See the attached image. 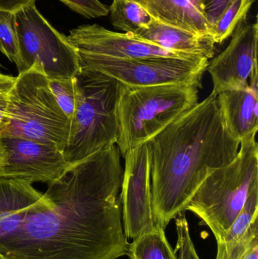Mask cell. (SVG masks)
I'll use <instances>...</instances> for the list:
<instances>
[{
  "label": "cell",
  "instance_id": "1",
  "mask_svg": "<svg viewBox=\"0 0 258 259\" xmlns=\"http://www.w3.org/2000/svg\"><path fill=\"white\" fill-rule=\"evenodd\" d=\"M117 145L69 164L47 184L45 200L0 240L6 259H117L128 255Z\"/></svg>",
  "mask_w": 258,
  "mask_h": 259
},
{
  "label": "cell",
  "instance_id": "2",
  "mask_svg": "<svg viewBox=\"0 0 258 259\" xmlns=\"http://www.w3.org/2000/svg\"><path fill=\"white\" fill-rule=\"evenodd\" d=\"M148 143L152 210L165 229L186 206L204 180L231 162L240 140L226 125L217 96L211 94Z\"/></svg>",
  "mask_w": 258,
  "mask_h": 259
},
{
  "label": "cell",
  "instance_id": "3",
  "mask_svg": "<svg viewBox=\"0 0 258 259\" xmlns=\"http://www.w3.org/2000/svg\"><path fill=\"white\" fill-rule=\"evenodd\" d=\"M76 109L64 156L69 164L116 145L119 134L118 103L123 84L95 71L75 76Z\"/></svg>",
  "mask_w": 258,
  "mask_h": 259
},
{
  "label": "cell",
  "instance_id": "4",
  "mask_svg": "<svg viewBox=\"0 0 258 259\" xmlns=\"http://www.w3.org/2000/svg\"><path fill=\"white\" fill-rule=\"evenodd\" d=\"M253 132L240 140L236 158L211 174L186 210L199 218L221 240L236 220L248 195L258 185V144Z\"/></svg>",
  "mask_w": 258,
  "mask_h": 259
},
{
  "label": "cell",
  "instance_id": "5",
  "mask_svg": "<svg viewBox=\"0 0 258 259\" xmlns=\"http://www.w3.org/2000/svg\"><path fill=\"white\" fill-rule=\"evenodd\" d=\"M71 121L50 91L48 79L37 65L15 77L0 137H14L55 146L64 152Z\"/></svg>",
  "mask_w": 258,
  "mask_h": 259
},
{
  "label": "cell",
  "instance_id": "6",
  "mask_svg": "<svg viewBox=\"0 0 258 259\" xmlns=\"http://www.w3.org/2000/svg\"><path fill=\"white\" fill-rule=\"evenodd\" d=\"M198 88L192 84L144 88L123 85L118 103L121 155L148 143L198 103Z\"/></svg>",
  "mask_w": 258,
  "mask_h": 259
},
{
  "label": "cell",
  "instance_id": "7",
  "mask_svg": "<svg viewBox=\"0 0 258 259\" xmlns=\"http://www.w3.org/2000/svg\"><path fill=\"white\" fill-rule=\"evenodd\" d=\"M36 2L15 13L21 57L18 71L37 65L49 80L72 78L80 71L77 50L68 36L44 18Z\"/></svg>",
  "mask_w": 258,
  "mask_h": 259
},
{
  "label": "cell",
  "instance_id": "8",
  "mask_svg": "<svg viewBox=\"0 0 258 259\" xmlns=\"http://www.w3.org/2000/svg\"><path fill=\"white\" fill-rule=\"evenodd\" d=\"M80 70L112 77L128 88L166 84H192L201 88L209 59L195 57H157L120 59L77 53Z\"/></svg>",
  "mask_w": 258,
  "mask_h": 259
},
{
  "label": "cell",
  "instance_id": "9",
  "mask_svg": "<svg viewBox=\"0 0 258 259\" xmlns=\"http://www.w3.org/2000/svg\"><path fill=\"white\" fill-rule=\"evenodd\" d=\"M124 158L120 193L123 227L127 238L134 240L157 227L152 210L148 143L127 151Z\"/></svg>",
  "mask_w": 258,
  "mask_h": 259
},
{
  "label": "cell",
  "instance_id": "10",
  "mask_svg": "<svg viewBox=\"0 0 258 259\" xmlns=\"http://www.w3.org/2000/svg\"><path fill=\"white\" fill-rule=\"evenodd\" d=\"M68 166L63 152L55 146L20 137H0V178L48 184Z\"/></svg>",
  "mask_w": 258,
  "mask_h": 259
},
{
  "label": "cell",
  "instance_id": "11",
  "mask_svg": "<svg viewBox=\"0 0 258 259\" xmlns=\"http://www.w3.org/2000/svg\"><path fill=\"white\" fill-rule=\"evenodd\" d=\"M258 24H239L230 44L219 56L209 62L213 91L218 96L224 91L248 88L250 76L257 66Z\"/></svg>",
  "mask_w": 258,
  "mask_h": 259
},
{
  "label": "cell",
  "instance_id": "12",
  "mask_svg": "<svg viewBox=\"0 0 258 259\" xmlns=\"http://www.w3.org/2000/svg\"><path fill=\"white\" fill-rule=\"evenodd\" d=\"M77 53L120 59L170 57L189 59L188 56L165 50L130 33H117L98 24H83L72 29L68 36Z\"/></svg>",
  "mask_w": 258,
  "mask_h": 259
},
{
  "label": "cell",
  "instance_id": "13",
  "mask_svg": "<svg viewBox=\"0 0 258 259\" xmlns=\"http://www.w3.org/2000/svg\"><path fill=\"white\" fill-rule=\"evenodd\" d=\"M257 66L250 76L248 88L224 91L217 96L226 125L238 140L257 131Z\"/></svg>",
  "mask_w": 258,
  "mask_h": 259
},
{
  "label": "cell",
  "instance_id": "14",
  "mask_svg": "<svg viewBox=\"0 0 258 259\" xmlns=\"http://www.w3.org/2000/svg\"><path fill=\"white\" fill-rule=\"evenodd\" d=\"M132 35L169 51L207 59L215 56L216 44L212 35L194 33L154 18L148 26Z\"/></svg>",
  "mask_w": 258,
  "mask_h": 259
},
{
  "label": "cell",
  "instance_id": "15",
  "mask_svg": "<svg viewBox=\"0 0 258 259\" xmlns=\"http://www.w3.org/2000/svg\"><path fill=\"white\" fill-rule=\"evenodd\" d=\"M45 200L29 181L0 178V240L21 225L27 213Z\"/></svg>",
  "mask_w": 258,
  "mask_h": 259
},
{
  "label": "cell",
  "instance_id": "16",
  "mask_svg": "<svg viewBox=\"0 0 258 259\" xmlns=\"http://www.w3.org/2000/svg\"><path fill=\"white\" fill-rule=\"evenodd\" d=\"M151 18L194 33L212 34L197 0H132Z\"/></svg>",
  "mask_w": 258,
  "mask_h": 259
},
{
  "label": "cell",
  "instance_id": "17",
  "mask_svg": "<svg viewBox=\"0 0 258 259\" xmlns=\"http://www.w3.org/2000/svg\"><path fill=\"white\" fill-rule=\"evenodd\" d=\"M165 229L157 226L130 243V259H178L168 242Z\"/></svg>",
  "mask_w": 258,
  "mask_h": 259
},
{
  "label": "cell",
  "instance_id": "18",
  "mask_svg": "<svg viewBox=\"0 0 258 259\" xmlns=\"http://www.w3.org/2000/svg\"><path fill=\"white\" fill-rule=\"evenodd\" d=\"M109 12L112 25L131 34L148 26L153 19L143 8L132 0H113Z\"/></svg>",
  "mask_w": 258,
  "mask_h": 259
},
{
  "label": "cell",
  "instance_id": "19",
  "mask_svg": "<svg viewBox=\"0 0 258 259\" xmlns=\"http://www.w3.org/2000/svg\"><path fill=\"white\" fill-rule=\"evenodd\" d=\"M215 259H258V222L241 236L217 242Z\"/></svg>",
  "mask_w": 258,
  "mask_h": 259
},
{
  "label": "cell",
  "instance_id": "20",
  "mask_svg": "<svg viewBox=\"0 0 258 259\" xmlns=\"http://www.w3.org/2000/svg\"><path fill=\"white\" fill-rule=\"evenodd\" d=\"M254 3V0H233L212 27L215 44H221L233 35L236 27L245 21Z\"/></svg>",
  "mask_w": 258,
  "mask_h": 259
},
{
  "label": "cell",
  "instance_id": "21",
  "mask_svg": "<svg viewBox=\"0 0 258 259\" xmlns=\"http://www.w3.org/2000/svg\"><path fill=\"white\" fill-rule=\"evenodd\" d=\"M0 52L19 69L21 66L19 41L15 13L12 12H0Z\"/></svg>",
  "mask_w": 258,
  "mask_h": 259
},
{
  "label": "cell",
  "instance_id": "22",
  "mask_svg": "<svg viewBox=\"0 0 258 259\" xmlns=\"http://www.w3.org/2000/svg\"><path fill=\"white\" fill-rule=\"evenodd\" d=\"M48 86L58 106L71 121L76 109L75 77L48 79Z\"/></svg>",
  "mask_w": 258,
  "mask_h": 259
},
{
  "label": "cell",
  "instance_id": "23",
  "mask_svg": "<svg viewBox=\"0 0 258 259\" xmlns=\"http://www.w3.org/2000/svg\"><path fill=\"white\" fill-rule=\"evenodd\" d=\"M68 8L86 18L106 16L109 8L99 0H59Z\"/></svg>",
  "mask_w": 258,
  "mask_h": 259
},
{
  "label": "cell",
  "instance_id": "24",
  "mask_svg": "<svg viewBox=\"0 0 258 259\" xmlns=\"http://www.w3.org/2000/svg\"><path fill=\"white\" fill-rule=\"evenodd\" d=\"M212 30L223 12L233 0H197Z\"/></svg>",
  "mask_w": 258,
  "mask_h": 259
},
{
  "label": "cell",
  "instance_id": "25",
  "mask_svg": "<svg viewBox=\"0 0 258 259\" xmlns=\"http://www.w3.org/2000/svg\"><path fill=\"white\" fill-rule=\"evenodd\" d=\"M15 77L0 73V127L4 121L9 103V92L15 83Z\"/></svg>",
  "mask_w": 258,
  "mask_h": 259
},
{
  "label": "cell",
  "instance_id": "26",
  "mask_svg": "<svg viewBox=\"0 0 258 259\" xmlns=\"http://www.w3.org/2000/svg\"><path fill=\"white\" fill-rule=\"evenodd\" d=\"M36 0H0V12L15 13L21 8Z\"/></svg>",
  "mask_w": 258,
  "mask_h": 259
},
{
  "label": "cell",
  "instance_id": "27",
  "mask_svg": "<svg viewBox=\"0 0 258 259\" xmlns=\"http://www.w3.org/2000/svg\"><path fill=\"white\" fill-rule=\"evenodd\" d=\"M0 259H6V258H5L4 256H3V255H2L1 254H0Z\"/></svg>",
  "mask_w": 258,
  "mask_h": 259
}]
</instances>
